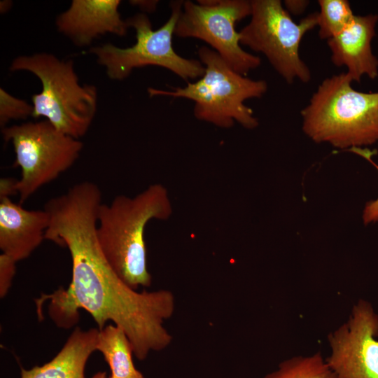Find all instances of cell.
<instances>
[{
  "mask_svg": "<svg viewBox=\"0 0 378 378\" xmlns=\"http://www.w3.org/2000/svg\"><path fill=\"white\" fill-rule=\"evenodd\" d=\"M101 204L98 186L83 181L45 204L50 216L45 238L69 249L72 277L66 289L38 298V307L50 300L51 319L66 329L78 322L80 309L92 316L99 330L113 321L125 332L136 358L143 360L150 352L161 351L172 342L164 323L174 314L175 298L168 290L138 292L112 269L97 237Z\"/></svg>",
  "mask_w": 378,
  "mask_h": 378,
  "instance_id": "6da1fadb",
  "label": "cell"
},
{
  "mask_svg": "<svg viewBox=\"0 0 378 378\" xmlns=\"http://www.w3.org/2000/svg\"><path fill=\"white\" fill-rule=\"evenodd\" d=\"M172 213L167 188L149 186L133 197L116 196L102 203L97 213V237L106 260L130 287H148L152 279L147 268L145 228L152 219L166 220Z\"/></svg>",
  "mask_w": 378,
  "mask_h": 378,
  "instance_id": "7a4b0ae2",
  "label": "cell"
},
{
  "mask_svg": "<svg viewBox=\"0 0 378 378\" xmlns=\"http://www.w3.org/2000/svg\"><path fill=\"white\" fill-rule=\"evenodd\" d=\"M353 81L341 73L318 86L301 111L302 130L312 140L341 149L378 141V92L356 90Z\"/></svg>",
  "mask_w": 378,
  "mask_h": 378,
  "instance_id": "3957f363",
  "label": "cell"
},
{
  "mask_svg": "<svg viewBox=\"0 0 378 378\" xmlns=\"http://www.w3.org/2000/svg\"><path fill=\"white\" fill-rule=\"evenodd\" d=\"M9 70L29 71L40 80L41 91L31 96L33 118L43 117L76 139L88 132L97 111V90L79 83L71 59L48 52L20 55L13 59Z\"/></svg>",
  "mask_w": 378,
  "mask_h": 378,
  "instance_id": "277c9868",
  "label": "cell"
},
{
  "mask_svg": "<svg viewBox=\"0 0 378 378\" xmlns=\"http://www.w3.org/2000/svg\"><path fill=\"white\" fill-rule=\"evenodd\" d=\"M198 56L204 64V74L194 83L172 90L148 88L150 97L157 95L182 97L195 102L194 115L200 120L222 128L234 122L246 129L258 127V121L244 102L260 98L267 90L264 80H253L234 71L214 50L202 46Z\"/></svg>",
  "mask_w": 378,
  "mask_h": 378,
  "instance_id": "5b68a950",
  "label": "cell"
},
{
  "mask_svg": "<svg viewBox=\"0 0 378 378\" xmlns=\"http://www.w3.org/2000/svg\"><path fill=\"white\" fill-rule=\"evenodd\" d=\"M183 3V1L171 2L170 17L155 30L144 13H137L127 19L129 27L133 28L136 33V42L132 46L120 48L105 43L90 48V52L105 68L107 76L111 80H124L134 69L146 66L165 68L187 82L202 77L204 74L202 63L180 56L173 47V35Z\"/></svg>",
  "mask_w": 378,
  "mask_h": 378,
  "instance_id": "8992f818",
  "label": "cell"
},
{
  "mask_svg": "<svg viewBox=\"0 0 378 378\" xmlns=\"http://www.w3.org/2000/svg\"><path fill=\"white\" fill-rule=\"evenodd\" d=\"M250 22L240 31L241 45L263 54L288 83H307L311 71L299 53L306 33L317 27L318 13L295 22L280 0H252Z\"/></svg>",
  "mask_w": 378,
  "mask_h": 378,
  "instance_id": "52a82bcc",
  "label": "cell"
},
{
  "mask_svg": "<svg viewBox=\"0 0 378 378\" xmlns=\"http://www.w3.org/2000/svg\"><path fill=\"white\" fill-rule=\"evenodd\" d=\"M1 134L12 144L15 164L21 169L16 185L20 204L69 169L83 147L80 139L57 130L46 119L6 126Z\"/></svg>",
  "mask_w": 378,
  "mask_h": 378,
  "instance_id": "ba28073f",
  "label": "cell"
},
{
  "mask_svg": "<svg viewBox=\"0 0 378 378\" xmlns=\"http://www.w3.org/2000/svg\"><path fill=\"white\" fill-rule=\"evenodd\" d=\"M251 14L247 0L183 1L174 35L205 41L234 71L246 76L260 66V58L241 48L235 26Z\"/></svg>",
  "mask_w": 378,
  "mask_h": 378,
  "instance_id": "9c48e42d",
  "label": "cell"
},
{
  "mask_svg": "<svg viewBox=\"0 0 378 378\" xmlns=\"http://www.w3.org/2000/svg\"><path fill=\"white\" fill-rule=\"evenodd\" d=\"M378 316L360 300L346 322L328 335L325 360L336 378H378Z\"/></svg>",
  "mask_w": 378,
  "mask_h": 378,
  "instance_id": "30bf717a",
  "label": "cell"
},
{
  "mask_svg": "<svg viewBox=\"0 0 378 378\" xmlns=\"http://www.w3.org/2000/svg\"><path fill=\"white\" fill-rule=\"evenodd\" d=\"M120 0H73L57 15V31L80 47L106 34L124 36L130 28L118 11Z\"/></svg>",
  "mask_w": 378,
  "mask_h": 378,
  "instance_id": "8fae6325",
  "label": "cell"
},
{
  "mask_svg": "<svg viewBox=\"0 0 378 378\" xmlns=\"http://www.w3.org/2000/svg\"><path fill=\"white\" fill-rule=\"evenodd\" d=\"M378 15H356L338 34L328 40L331 60L337 66H345L354 81L363 76L374 79L378 76V59L371 43L375 36Z\"/></svg>",
  "mask_w": 378,
  "mask_h": 378,
  "instance_id": "7c38bea8",
  "label": "cell"
},
{
  "mask_svg": "<svg viewBox=\"0 0 378 378\" xmlns=\"http://www.w3.org/2000/svg\"><path fill=\"white\" fill-rule=\"evenodd\" d=\"M50 216L43 209L29 210L8 197H0V248L15 262L28 258L46 239Z\"/></svg>",
  "mask_w": 378,
  "mask_h": 378,
  "instance_id": "4fadbf2b",
  "label": "cell"
},
{
  "mask_svg": "<svg viewBox=\"0 0 378 378\" xmlns=\"http://www.w3.org/2000/svg\"><path fill=\"white\" fill-rule=\"evenodd\" d=\"M98 333V328H76L51 360L29 370L22 368L21 378H85V368L97 350ZM91 378H106V372H98Z\"/></svg>",
  "mask_w": 378,
  "mask_h": 378,
  "instance_id": "5bb4252c",
  "label": "cell"
},
{
  "mask_svg": "<svg viewBox=\"0 0 378 378\" xmlns=\"http://www.w3.org/2000/svg\"><path fill=\"white\" fill-rule=\"evenodd\" d=\"M97 350L108 363L111 376L117 378H144L134 366L132 346L125 332L116 325L99 330Z\"/></svg>",
  "mask_w": 378,
  "mask_h": 378,
  "instance_id": "9a60e30c",
  "label": "cell"
},
{
  "mask_svg": "<svg viewBox=\"0 0 378 378\" xmlns=\"http://www.w3.org/2000/svg\"><path fill=\"white\" fill-rule=\"evenodd\" d=\"M262 378H336L320 352L286 359Z\"/></svg>",
  "mask_w": 378,
  "mask_h": 378,
  "instance_id": "2e32d148",
  "label": "cell"
},
{
  "mask_svg": "<svg viewBox=\"0 0 378 378\" xmlns=\"http://www.w3.org/2000/svg\"><path fill=\"white\" fill-rule=\"evenodd\" d=\"M317 27L321 38L330 39L342 31L355 15L346 0H319Z\"/></svg>",
  "mask_w": 378,
  "mask_h": 378,
  "instance_id": "e0dca14e",
  "label": "cell"
},
{
  "mask_svg": "<svg viewBox=\"0 0 378 378\" xmlns=\"http://www.w3.org/2000/svg\"><path fill=\"white\" fill-rule=\"evenodd\" d=\"M33 105L27 101L15 97L0 88V126L6 127L12 120H24L32 117Z\"/></svg>",
  "mask_w": 378,
  "mask_h": 378,
  "instance_id": "ac0fdd59",
  "label": "cell"
},
{
  "mask_svg": "<svg viewBox=\"0 0 378 378\" xmlns=\"http://www.w3.org/2000/svg\"><path fill=\"white\" fill-rule=\"evenodd\" d=\"M349 150L365 158L378 169V165L372 160V156L374 153L373 152H371L368 148H352L349 149ZM363 220L365 225L372 222L378 221V197L366 204L363 209Z\"/></svg>",
  "mask_w": 378,
  "mask_h": 378,
  "instance_id": "d6986e66",
  "label": "cell"
},
{
  "mask_svg": "<svg viewBox=\"0 0 378 378\" xmlns=\"http://www.w3.org/2000/svg\"><path fill=\"white\" fill-rule=\"evenodd\" d=\"M13 260L6 255H0V295L4 298L11 286L12 280L15 274V264Z\"/></svg>",
  "mask_w": 378,
  "mask_h": 378,
  "instance_id": "ffe728a7",
  "label": "cell"
},
{
  "mask_svg": "<svg viewBox=\"0 0 378 378\" xmlns=\"http://www.w3.org/2000/svg\"><path fill=\"white\" fill-rule=\"evenodd\" d=\"M309 4L305 0H286L283 5L287 12L291 15H300L304 12Z\"/></svg>",
  "mask_w": 378,
  "mask_h": 378,
  "instance_id": "44dd1931",
  "label": "cell"
},
{
  "mask_svg": "<svg viewBox=\"0 0 378 378\" xmlns=\"http://www.w3.org/2000/svg\"><path fill=\"white\" fill-rule=\"evenodd\" d=\"M17 179L11 178H3L0 181V197H8L18 194L16 185Z\"/></svg>",
  "mask_w": 378,
  "mask_h": 378,
  "instance_id": "7402d4cb",
  "label": "cell"
},
{
  "mask_svg": "<svg viewBox=\"0 0 378 378\" xmlns=\"http://www.w3.org/2000/svg\"><path fill=\"white\" fill-rule=\"evenodd\" d=\"M158 2V1H130L132 5L137 6L147 12L154 11Z\"/></svg>",
  "mask_w": 378,
  "mask_h": 378,
  "instance_id": "603a6c76",
  "label": "cell"
},
{
  "mask_svg": "<svg viewBox=\"0 0 378 378\" xmlns=\"http://www.w3.org/2000/svg\"><path fill=\"white\" fill-rule=\"evenodd\" d=\"M11 5H12V1H1V4H0L1 13H2L7 12L10 8Z\"/></svg>",
  "mask_w": 378,
  "mask_h": 378,
  "instance_id": "cb8c5ba5",
  "label": "cell"
},
{
  "mask_svg": "<svg viewBox=\"0 0 378 378\" xmlns=\"http://www.w3.org/2000/svg\"><path fill=\"white\" fill-rule=\"evenodd\" d=\"M110 378H117V377H112V376H111Z\"/></svg>",
  "mask_w": 378,
  "mask_h": 378,
  "instance_id": "d4e9b609",
  "label": "cell"
}]
</instances>
